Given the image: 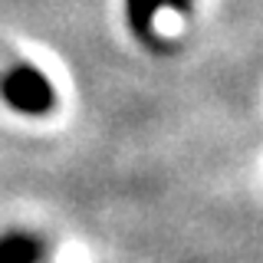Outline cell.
Returning a JSON list of instances; mask_svg holds the SVG:
<instances>
[{
    "label": "cell",
    "mask_w": 263,
    "mask_h": 263,
    "mask_svg": "<svg viewBox=\"0 0 263 263\" xmlns=\"http://www.w3.org/2000/svg\"><path fill=\"white\" fill-rule=\"evenodd\" d=\"M0 96H4V102L10 105L13 112H23V115H46V112H53V105H56L53 82L46 79L43 69H36V66H30V63H20V66H13L10 72H4V79H0Z\"/></svg>",
    "instance_id": "cell-1"
},
{
    "label": "cell",
    "mask_w": 263,
    "mask_h": 263,
    "mask_svg": "<svg viewBox=\"0 0 263 263\" xmlns=\"http://www.w3.org/2000/svg\"><path fill=\"white\" fill-rule=\"evenodd\" d=\"M46 257V243L36 234L10 230L0 237V263H40Z\"/></svg>",
    "instance_id": "cell-2"
},
{
    "label": "cell",
    "mask_w": 263,
    "mask_h": 263,
    "mask_svg": "<svg viewBox=\"0 0 263 263\" xmlns=\"http://www.w3.org/2000/svg\"><path fill=\"white\" fill-rule=\"evenodd\" d=\"M168 0H125V13H128V27L142 43L158 46L161 40L155 36V16Z\"/></svg>",
    "instance_id": "cell-3"
},
{
    "label": "cell",
    "mask_w": 263,
    "mask_h": 263,
    "mask_svg": "<svg viewBox=\"0 0 263 263\" xmlns=\"http://www.w3.org/2000/svg\"><path fill=\"white\" fill-rule=\"evenodd\" d=\"M168 4H171V7H175V10H184V13H187V10H191V0H168Z\"/></svg>",
    "instance_id": "cell-4"
}]
</instances>
